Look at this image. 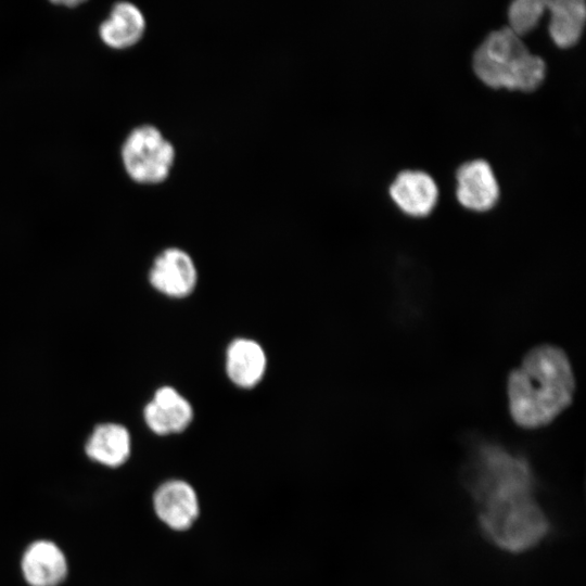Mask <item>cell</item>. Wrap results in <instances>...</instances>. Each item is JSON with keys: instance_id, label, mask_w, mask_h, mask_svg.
Masks as SVG:
<instances>
[{"instance_id": "obj_4", "label": "cell", "mask_w": 586, "mask_h": 586, "mask_svg": "<svg viewBox=\"0 0 586 586\" xmlns=\"http://www.w3.org/2000/svg\"><path fill=\"white\" fill-rule=\"evenodd\" d=\"M175 158V145L152 124L133 127L120 146V161L126 175L141 184H156L166 180Z\"/></svg>"}, {"instance_id": "obj_10", "label": "cell", "mask_w": 586, "mask_h": 586, "mask_svg": "<svg viewBox=\"0 0 586 586\" xmlns=\"http://www.w3.org/2000/svg\"><path fill=\"white\" fill-rule=\"evenodd\" d=\"M390 195L405 214L424 217L437 203L438 188L429 174L421 170H404L390 186Z\"/></svg>"}, {"instance_id": "obj_16", "label": "cell", "mask_w": 586, "mask_h": 586, "mask_svg": "<svg viewBox=\"0 0 586 586\" xmlns=\"http://www.w3.org/2000/svg\"><path fill=\"white\" fill-rule=\"evenodd\" d=\"M63 4V5H72V7H75V5H79L81 4L82 2L81 1H62V2H55V4Z\"/></svg>"}, {"instance_id": "obj_8", "label": "cell", "mask_w": 586, "mask_h": 586, "mask_svg": "<svg viewBox=\"0 0 586 586\" xmlns=\"http://www.w3.org/2000/svg\"><path fill=\"white\" fill-rule=\"evenodd\" d=\"M146 20L142 10L130 1L115 2L98 27L101 42L112 50H125L143 37Z\"/></svg>"}, {"instance_id": "obj_2", "label": "cell", "mask_w": 586, "mask_h": 586, "mask_svg": "<svg viewBox=\"0 0 586 586\" xmlns=\"http://www.w3.org/2000/svg\"><path fill=\"white\" fill-rule=\"evenodd\" d=\"M575 379L566 354L553 345L532 348L508 377V408L525 429L553 421L573 400Z\"/></svg>"}, {"instance_id": "obj_13", "label": "cell", "mask_w": 586, "mask_h": 586, "mask_svg": "<svg viewBox=\"0 0 586 586\" xmlns=\"http://www.w3.org/2000/svg\"><path fill=\"white\" fill-rule=\"evenodd\" d=\"M130 435L120 424L98 425L86 443L87 456L105 467L117 468L124 464L130 455Z\"/></svg>"}, {"instance_id": "obj_9", "label": "cell", "mask_w": 586, "mask_h": 586, "mask_svg": "<svg viewBox=\"0 0 586 586\" xmlns=\"http://www.w3.org/2000/svg\"><path fill=\"white\" fill-rule=\"evenodd\" d=\"M153 506L158 519L178 531L189 528L199 514L194 489L180 480L163 483L154 493Z\"/></svg>"}, {"instance_id": "obj_11", "label": "cell", "mask_w": 586, "mask_h": 586, "mask_svg": "<svg viewBox=\"0 0 586 586\" xmlns=\"http://www.w3.org/2000/svg\"><path fill=\"white\" fill-rule=\"evenodd\" d=\"M143 413L148 426L158 435L182 432L193 419L191 404L171 386L158 388Z\"/></svg>"}, {"instance_id": "obj_12", "label": "cell", "mask_w": 586, "mask_h": 586, "mask_svg": "<svg viewBox=\"0 0 586 586\" xmlns=\"http://www.w3.org/2000/svg\"><path fill=\"white\" fill-rule=\"evenodd\" d=\"M226 373L229 380L241 388H252L264 378L267 356L259 343L239 337L233 340L226 352Z\"/></svg>"}, {"instance_id": "obj_14", "label": "cell", "mask_w": 586, "mask_h": 586, "mask_svg": "<svg viewBox=\"0 0 586 586\" xmlns=\"http://www.w3.org/2000/svg\"><path fill=\"white\" fill-rule=\"evenodd\" d=\"M546 9L550 13L549 35L559 48H570L579 40L586 18L583 0H548Z\"/></svg>"}, {"instance_id": "obj_5", "label": "cell", "mask_w": 586, "mask_h": 586, "mask_svg": "<svg viewBox=\"0 0 586 586\" xmlns=\"http://www.w3.org/2000/svg\"><path fill=\"white\" fill-rule=\"evenodd\" d=\"M149 278L158 292L180 298L194 291L198 270L188 252L179 247H168L154 259Z\"/></svg>"}, {"instance_id": "obj_1", "label": "cell", "mask_w": 586, "mask_h": 586, "mask_svg": "<svg viewBox=\"0 0 586 586\" xmlns=\"http://www.w3.org/2000/svg\"><path fill=\"white\" fill-rule=\"evenodd\" d=\"M470 476L481 526L497 546L523 551L545 536L548 522L533 498V475L525 460L486 445L479 450Z\"/></svg>"}, {"instance_id": "obj_3", "label": "cell", "mask_w": 586, "mask_h": 586, "mask_svg": "<svg viewBox=\"0 0 586 586\" xmlns=\"http://www.w3.org/2000/svg\"><path fill=\"white\" fill-rule=\"evenodd\" d=\"M475 75L488 87L533 91L543 82L545 61L530 52L508 26L487 35L473 54Z\"/></svg>"}, {"instance_id": "obj_15", "label": "cell", "mask_w": 586, "mask_h": 586, "mask_svg": "<svg viewBox=\"0 0 586 586\" xmlns=\"http://www.w3.org/2000/svg\"><path fill=\"white\" fill-rule=\"evenodd\" d=\"M545 10L546 1L515 0L508 9V27L518 36H524L537 26Z\"/></svg>"}, {"instance_id": "obj_6", "label": "cell", "mask_w": 586, "mask_h": 586, "mask_svg": "<svg viewBox=\"0 0 586 586\" xmlns=\"http://www.w3.org/2000/svg\"><path fill=\"white\" fill-rule=\"evenodd\" d=\"M456 195L466 208L485 212L499 199V186L489 163L477 158L462 164L456 174Z\"/></svg>"}, {"instance_id": "obj_7", "label": "cell", "mask_w": 586, "mask_h": 586, "mask_svg": "<svg viewBox=\"0 0 586 586\" xmlns=\"http://www.w3.org/2000/svg\"><path fill=\"white\" fill-rule=\"evenodd\" d=\"M21 570L29 586H59L66 578L68 565L65 553L55 543L37 539L24 550Z\"/></svg>"}]
</instances>
